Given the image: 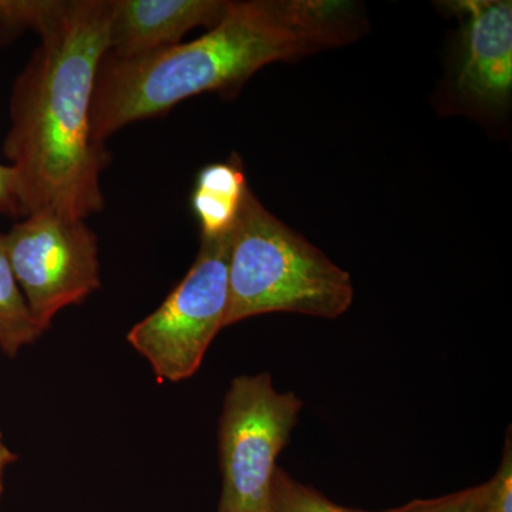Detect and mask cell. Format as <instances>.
<instances>
[{
	"label": "cell",
	"mask_w": 512,
	"mask_h": 512,
	"mask_svg": "<svg viewBox=\"0 0 512 512\" xmlns=\"http://www.w3.org/2000/svg\"><path fill=\"white\" fill-rule=\"evenodd\" d=\"M248 190L241 163L207 165L192 192V210L200 222L201 237H220L234 228Z\"/></svg>",
	"instance_id": "obj_9"
},
{
	"label": "cell",
	"mask_w": 512,
	"mask_h": 512,
	"mask_svg": "<svg viewBox=\"0 0 512 512\" xmlns=\"http://www.w3.org/2000/svg\"><path fill=\"white\" fill-rule=\"evenodd\" d=\"M2 237L13 274L43 333L57 313L80 305L100 288L97 238L84 221L39 212Z\"/></svg>",
	"instance_id": "obj_6"
},
{
	"label": "cell",
	"mask_w": 512,
	"mask_h": 512,
	"mask_svg": "<svg viewBox=\"0 0 512 512\" xmlns=\"http://www.w3.org/2000/svg\"><path fill=\"white\" fill-rule=\"evenodd\" d=\"M111 10L113 0L67 2L13 87L5 154L16 171L19 215L84 221L103 208L107 151L93 137L92 103Z\"/></svg>",
	"instance_id": "obj_1"
},
{
	"label": "cell",
	"mask_w": 512,
	"mask_h": 512,
	"mask_svg": "<svg viewBox=\"0 0 512 512\" xmlns=\"http://www.w3.org/2000/svg\"><path fill=\"white\" fill-rule=\"evenodd\" d=\"M231 231L201 237L190 271L160 306L128 332L127 342L160 382L178 383L198 372L215 336L225 328Z\"/></svg>",
	"instance_id": "obj_5"
},
{
	"label": "cell",
	"mask_w": 512,
	"mask_h": 512,
	"mask_svg": "<svg viewBox=\"0 0 512 512\" xmlns=\"http://www.w3.org/2000/svg\"><path fill=\"white\" fill-rule=\"evenodd\" d=\"M352 278L247 190L232 228L225 328L266 313L336 319L352 306Z\"/></svg>",
	"instance_id": "obj_3"
},
{
	"label": "cell",
	"mask_w": 512,
	"mask_h": 512,
	"mask_svg": "<svg viewBox=\"0 0 512 512\" xmlns=\"http://www.w3.org/2000/svg\"><path fill=\"white\" fill-rule=\"evenodd\" d=\"M487 483L434 498V500H414L412 503L394 508V512H481L483 508Z\"/></svg>",
	"instance_id": "obj_13"
},
{
	"label": "cell",
	"mask_w": 512,
	"mask_h": 512,
	"mask_svg": "<svg viewBox=\"0 0 512 512\" xmlns=\"http://www.w3.org/2000/svg\"><path fill=\"white\" fill-rule=\"evenodd\" d=\"M225 0H113L107 55L134 59L180 43L198 26L214 28L229 8Z\"/></svg>",
	"instance_id": "obj_8"
},
{
	"label": "cell",
	"mask_w": 512,
	"mask_h": 512,
	"mask_svg": "<svg viewBox=\"0 0 512 512\" xmlns=\"http://www.w3.org/2000/svg\"><path fill=\"white\" fill-rule=\"evenodd\" d=\"M0 212L19 215L16 197V171L12 165L0 164Z\"/></svg>",
	"instance_id": "obj_15"
},
{
	"label": "cell",
	"mask_w": 512,
	"mask_h": 512,
	"mask_svg": "<svg viewBox=\"0 0 512 512\" xmlns=\"http://www.w3.org/2000/svg\"><path fill=\"white\" fill-rule=\"evenodd\" d=\"M269 512H369L342 507L299 483L281 467L276 468L271 487ZM382 512H394L393 510Z\"/></svg>",
	"instance_id": "obj_12"
},
{
	"label": "cell",
	"mask_w": 512,
	"mask_h": 512,
	"mask_svg": "<svg viewBox=\"0 0 512 512\" xmlns=\"http://www.w3.org/2000/svg\"><path fill=\"white\" fill-rule=\"evenodd\" d=\"M481 512H512V447L511 430L508 429L503 460L495 476L487 481Z\"/></svg>",
	"instance_id": "obj_14"
},
{
	"label": "cell",
	"mask_w": 512,
	"mask_h": 512,
	"mask_svg": "<svg viewBox=\"0 0 512 512\" xmlns=\"http://www.w3.org/2000/svg\"><path fill=\"white\" fill-rule=\"evenodd\" d=\"M42 335L13 274L0 235V350L13 359L20 349L32 345Z\"/></svg>",
	"instance_id": "obj_10"
},
{
	"label": "cell",
	"mask_w": 512,
	"mask_h": 512,
	"mask_svg": "<svg viewBox=\"0 0 512 512\" xmlns=\"http://www.w3.org/2000/svg\"><path fill=\"white\" fill-rule=\"evenodd\" d=\"M16 458L18 457L6 446L2 433H0V500H2L3 495V478H5L6 468H8L10 464L15 463Z\"/></svg>",
	"instance_id": "obj_16"
},
{
	"label": "cell",
	"mask_w": 512,
	"mask_h": 512,
	"mask_svg": "<svg viewBox=\"0 0 512 512\" xmlns=\"http://www.w3.org/2000/svg\"><path fill=\"white\" fill-rule=\"evenodd\" d=\"M302 409L301 397L278 392L269 373L232 380L218 429V512H269L276 461L291 440Z\"/></svg>",
	"instance_id": "obj_4"
},
{
	"label": "cell",
	"mask_w": 512,
	"mask_h": 512,
	"mask_svg": "<svg viewBox=\"0 0 512 512\" xmlns=\"http://www.w3.org/2000/svg\"><path fill=\"white\" fill-rule=\"evenodd\" d=\"M63 0H0V42H8L25 30L42 35L66 8Z\"/></svg>",
	"instance_id": "obj_11"
},
{
	"label": "cell",
	"mask_w": 512,
	"mask_h": 512,
	"mask_svg": "<svg viewBox=\"0 0 512 512\" xmlns=\"http://www.w3.org/2000/svg\"><path fill=\"white\" fill-rule=\"evenodd\" d=\"M448 8L463 19L458 89L483 106H504L512 90V3L457 0Z\"/></svg>",
	"instance_id": "obj_7"
},
{
	"label": "cell",
	"mask_w": 512,
	"mask_h": 512,
	"mask_svg": "<svg viewBox=\"0 0 512 512\" xmlns=\"http://www.w3.org/2000/svg\"><path fill=\"white\" fill-rule=\"evenodd\" d=\"M356 5L342 0L231 2L200 39L134 59L101 60L92 103L94 140L205 92L241 86L266 64L345 45L359 36Z\"/></svg>",
	"instance_id": "obj_2"
}]
</instances>
